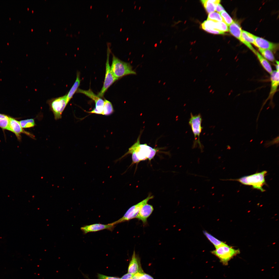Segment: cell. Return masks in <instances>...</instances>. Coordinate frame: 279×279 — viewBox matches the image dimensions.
Listing matches in <instances>:
<instances>
[{"instance_id":"12","label":"cell","mask_w":279,"mask_h":279,"mask_svg":"<svg viewBox=\"0 0 279 279\" xmlns=\"http://www.w3.org/2000/svg\"><path fill=\"white\" fill-rule=\"evenodd\" d=\"M115 225L111 223L106 224L96 223L84 226L81 228V229L85 234L105 229L112 231L115 227Z\"/></svg>"},{"instance_id":"36","label":"cell","mask_w":279,"mask_h":279,"mask_svg":"<svg viewBox=\"0 0 279 279\" xmlns=\"http://www.w3.org/2000/svg\"><path fill=\"white\" fill-rule=\"evenodd\" d=\"M213 91V89H211V90H210V91H209V92H210V93H211V92H212V91Z\"/></svg>"},{"instance_id":"43","label":"cell","mask_w":279,"mask_h":279,"mask_svg":"<svg viewBox=\"0 0 279 279\" xmlns=\"http://www.w3.org/2000/svg\"><path fill=\"white\" fill-rule=\"evenodd\" d=\"M162 42V40H161L160 41V43H161Z\"/></svg>"},{"instance_id":"37","label":"cell","mask_w":279,"mask_h":279,"mask_svg":"<svg viewBox=\"0 0 279 279\" xmlns=\"http://www.w3.org/2000/svg\"><path fill=\"white\" fill-rule=\"evenodd\" d=\"M154 47H157V43L155 44H154Z\"/></svg>"},{"instance_id":"8","label":"cell","mask_w":279,"mask_h":279,"mask_svg":"<svg viewBox=\"0 0 279 279\" xmlns=\"http://www.w3.org/2000/svg\"><path fill=\"white\" fill-rule=\"evenodd\" d=\"M153 196L149 195L145 199L130 208L121 218L111 223L115 225L136 218L141 207L147 204L150 200L153 199Z\"/></svg>"},{"instance_id":"22","label":"cell","mask_w":279,"mask_h":279,"mask_svg":"<svg viewBox=\"0 0 279 279\" xmlns=\"http://www.w3.org/2000/svg\"><path fill=\"white\" fill-rule=\"evenodd\" d=\"M203 233L205 236L209 241L213 244L215 248L225 243L223 242L218 240L206 231H204Z\"/></svg>"},{"instance_id":"5","label":"cell","mask_w":279,"mask_h":279,"mask_svg":"<svg viewBox=\"0 0 279 279\" xmlns=\"http://www.w3.org/2000/svg\"><path fill=\"white\" fill-rule=\"evenodd\" d=\"M190 115L189 123L194 137V140L192 147L195 148L198 146L202 150L203 146L201 143L200 139V135L203 129L201 126L202 121V117L200 114L194 115L191 113Z\"/></svg>"},{"instance_id":"34","label":"cell","mask_w":279,"mask_h":279,"mask_svg":"<svg viewBox=\"0 0 279 279\" xmlns=\"http://www.w3.org/2000/svg\"><path fill=\"white\" fill-rule=\"evenodd\" d=\"M134 275L128 273L123 275L120 279H131Z\"/></svg>"},{"instance_id":"46","label":"cell","mask_w":279,"mask_h":279,"mask_svg":"<svg viewBox=\"0 0 279 279\" xmlns=\"http://www.w3.org/2000/svg\"><path fill=\"white\" fill-rule=\"evenodd\" d=\"M202 71H203V70L202 69V70H200V72H201Z\"/></svg>"},{"instance_id":"4","label":"cell","mask_w":279,"mask_h":279,"mask_svg":"<svg viewBox=\"0 0 279 279\" xmlns=\"http://www.w3.org/2000/svg\"><path fill=\"white\" fill-rule=\"evenodd\" d=\"M141 134H140L138 137L137 141L129 149L128 151L119 159L133 152L135 153L136 157L140 161L148 159L153 148L148 145L146 144H140V140Z\"/></svg>"},{"instance_id":"6","label":"cell","mask_w":279,"mask_h":279,"mask_svg":"<svg viewBox=\"0 0 279 279\" xmlns=\"http://www.w3.org/2000/svg\"><path fill=\"white\" fill-rule=\"evenodd\" d=\"M47 102L54 114L55 120L61 118L63 112L68 104L66 94L61 97L49 99Z\"/></svg>"},{"instance_id":"27","label":"cell","mask_w":279,"mask_h":279,"mask_svg":"<svg viewBox=\"0 0 279 279\" xmlns=\"http://www.w3.org/2000/svg\"><path fill=\"white\" fill-rule=\"evenodd\" d=\"M220 14L222 17L223 21L227 26H229L234 21L228 13L225 10L220 13Z\"/></svg>"},{"instance_id":"24","label":"cell","mask_w":279,"mask_h":279,"mask_svg":"<svg viewBox=\"0 0 279 279\" xmlns=\"http://www.w3.org/2000/svg\"><path fill=\"white\" fill-rule=\"evenodd\" d=\"M114 112L112 105L109 101L106 99L104 100V105L103 114L108 115L112 114Z\"/></svg>"},{"instance_id":"31","label":"cell","mask_w":279,"mask_h":279,"mask_svg":"<svg viewBox=\"0 0 279 279\" xmlns=\"http://www.w3.org/2000/svg\"><path fill=\"white\" fill-rule=\"evenodd\" d=\"M98 279H120L118 277L107 276L100 274H98Z\"/></svg>"},{"instance_id":"23","label":"cell","mask_w":279,"mask_h":279,"mask_svg":"<svg viewBox=\"0 0 279 279\" xmlns=\"http://www.w3.org/2000/svg\"><path fill=\"white\" fill-rule=\"evenodd\" d=\"M259 50L261 55L266 60L274 62L275 61V58L272 51L268 49L259 48Z\"/></svg>"},{"instance_id":"17","label":"cell","mask_w":279,"mask_h":279,"mask_svg":"<svg viewBox=\"0 0 279 279\" xmlns=\"http://www.w3.org/2000/svg\"><path fill=\"white\" fill-rule=\"evenodd\" d=\"M255 35L244 30H242L241 37L243 40V43L246 46L253 52L255 50L250 43L254 44L255 42Z\"/></svg>"},{"instance_id":"1","label":"cell","mask_w":279,"mask_h":279,"mask_svg":"<svg viewBox=\"0 0 279 279\" xmlns=\"http://www.w3.org/2000/svg\"><path fill=\"white\" fill-rule=\"evenodd\" d=\"M267 173V171H264L251 175L244 176L239 179L229 180L237 181L244 185L251 186L252 188L264 192L265 191V190L263 187L266 184L265 176Z\"/></svg>"},{"instance_id":"19","label":"cell","mask_w":279,"mask_h":279,"mask_svg":"<svg viewBox=\"0 0 279 279\" xmlns=\"http://www.w3.org/2000/svg\"><path fill=\"white\" fill-rule=\"evenodd\" d=\"M80 74L79 72L77 73L75 81L68 93L66 94L67 100L68 103L78 89L81 81Z\"/></svg>"},{"instance_id":"13","label":"cell","mask_w":279,"mask_h":279,"mask_svg":"<svg viewBox=\"0 0 279 279\" xmlns=\"http://www.w3.org/2000/svg\"><path fill=\"white\" fill-rule=\"evenodd\" d=\"M255 42L254 44L259 48L268 49L275 51L278 48V45L270 42L262 38L255 36Z\"/></svg>"},{"instance_id":"20","label":"cell","mask_w":279,"mask_h":279,"mask_svg":"<svg viewBox=\"0 0 279 279\" xmlns=\"http://www.w3.org/2000/svg\"><path fill=\"white\" fill-rule=\"evenodd\" d=\"M201 1L207 12L209 13L215 11L216 5L221 1L220 0H202Z\"/></svg>"},{"instance_id":"16","label":"cell","mask_w":279,"mask_h":279,"mask_svg":"<svg viewBox=\"0 0 279 279\" xmlns=\"http://www.w3.org/2000/svg\"><path fill=\"white\" fill-rule=\"evenodd\" d=\"M138 259L134 250L128 266V273L135 274L138 272H143L140 268Z\"/></svg>"},{"instance_id":"10","label":"cell","mask_w":279,"mask_h":279,"mask_svg":"<svg viewBox=\"0 0 279 279\" xmlns=\"http://www.w3.org/2000/svg\"><path fill=\"white\" fill-rule=\"evenodd\" d=\"M6 130L14 133L18 139L20 140L21 133H24L32 138L35 139V136L31 133L25 131L21 126L19 121L15 119L9 117V123Z\"/></svg>"},{"instance_id":"48","label":"cell","mask_w":279,"mask_h":279,"mask_svg":"<svg viewBox=\"0 0 279 279\" xmlns=\"http://www.w3.org/2000/svg\"><path fill=\"white\" fill-rule=\"evenodd\" d=\"M135 2H135H135H134V4H135Z\"/></svg>"},{"instance_id":"33","label":"cell","mask_w":279,"mask_h":279,"mask_svg":"<svg viewBox=\"0 0 279 279\" xmlns=\"http://www.w3.org/2000/svg\"><path fill=\"white\" fill-rule=\"evenodd\" d=\"M131 154H132V158L133 163H138L140 161L137 157L135 153L134 152H133Z\"/></svg>"},{"instance_id":"9","label":"cell","mask_w":279,"mask_h":279,"mask_svg":"<svg viewBox=\"0 0 279 279\" xmlns=\"http://www.w3.org/2000/svg\"><path fill=\"white\" fill-rule=\"evenodd\" d=\"M76 92L83 94L95 102V107L92 111L88 112L90 113L103 114L104 100L97 95H96L91 90L89 89L88 90H84L78 88Z\"/></svg>"},{"instance_id":"42","label":"cell","mask_w":279,"mask_h":279,"mask_svg":"<svg viewBox=\"0 0 279 279\" xmlns=\"http://www.w3.org/2000/svg\"><path fill=\"white\" fill-rule=\"evenodd\" d=\"M141 6H140L138 10H140V9H141Z\"/></svg>"},{"instance_id":"39","label":"cell","mask_w":279,"mask_h":279,"mask_svg":"<svg viewBox=\"0 0 279 279\" xmlns=\"http://www.w3.org/2000/svg\"><path fill=\"white\" fill-rule=\"evenodd\" d=\"M209 65V63H208V64H207V65H206V67H208V66Z\"/></svg>"},{"instance_id":"25","label":"cell","mask_w":279,"mask_h":279,"mask_svg":"<svg viewBox=\"0 0 279 279\" xmlns=\"http://www.w3.org/2000/svg\"><path fill=\"white\" fill-rule=\"evenodd\" d=\"M22 128H28L34 127L36 124L34 120L33 119H28L19 121Z\"/></svg>"},{"instance_id":"18","label":"cell","mask_w":279,"mask_h":279,"mask_svg":"<svg viewBox=\"0 0 279 279\" xmlns=\"http://www.w3.org/2000/svg\"><path fill=\"white\" fill-rule=\"evenodd\" d=\"M229 30L232 35L242 42L243 40L241 37L242 30L238 23L234 21L229 26Z\"/></svg>"},{"instance_id":"40","label":"cell","mask_w":279,"mask_h":279,"mask_svg":"<svg viewBox=\"0 0 279 279\" xmlns=\"http://www.w3.org/2000/svg\"><path fill=\"white\" fill-rule=\"evenodd\" d=\"M211 87V85H210V86H208V89H210V88Z\"/></svg>"},{"instance_id":"47","label":"cell","mask_w":279,"mask_h":279,"mask_svg":"<svg viewBox=\"0 0 279 279\" xmlns=\"http://www.w3.org/2000/svg\"><path fill=\"white\" fill-rule=\"evenodd\" d=\"M207 79H206V80H205V81L206 82V81H207Z\"/></svg>"},{"instance_id":"41","label":"cell","mask_w":279,"mask_h":279,"mask_svg":"<svg viewBox=\"0 0 279 279\" xmlns=\"http://www.w3.org/2000/svg\"><path fill=\"white\" fill-rule=\"evenodd\" d=\"M196 79H194V80L193 81V82H195V81H196Z\"/></svg>"},{"instance_id":"38","label":"cell","mask_w":279,"mask_h":279,"mask_svg":"<svg viewBox=\"0 0 279 279\" xmlns=\"http://www.w3.org/2000/svg\"><path fill=\"white\" fill-rule=\"evenodd\" d=\"M214 92H215V91H212V94H214Z\"/></svg>"},{"instance_id":"28","label":"cell","mask_w":279,"mask_h":279,"mask_svg":"<svg viewBox=\"0 0 279 279\" xmlns=\"http://www.w3.org/2000/svg\"><path fill=\"white\" fill-rule=\"evenodd\" d=\"M207 19L215 21H223L222 18L220 14L215 12L209 14Z\"/></svg>"},{"instance_id":"11","label":"cell","mask_w":279,"mask_h":279,"mask_svg":"<svg viewBox=\"0 0 279 279\" xmlns=\"http://www.w3.org/2000/svg\"><path fill=\"white\" fill-rule=\"evenodd\" d=\"M202 28L206 32L208 30H216L224 33L228 31L227 25L223 21H215L207 20L202 24Z\"/></svg>"},{"instance_id":"3","label":"cell","mask_w":279,"mask_h":279,"mask_svg":"<svg viewBox=\"0 0 279 279\" xmlns=\"http://www.w3.org/2000/svg\"><path fill=\"white\" fill-rule=\"evenodd\" d=\"M215 248L211 251V253L218 258L224 266L228 265L229 262L240 253L239 250L234 249L225 243Z\"/></svg>"},{"instance_id":"26","label":"cell","mask_w":279,"mask_h":279,"mask_svg":"<svg viewBox=\"0 0 279 279\" xmlns=\"http://www.w3.org/2000/svg\"><path fill=\"white\" fill-rule=\"evenodd\" d=\"M9 117L0 114V127L3 129H6L9 122Z\"/></svg>"},{"instance_id":"7","label":"cell","mask_w":279,"mask_h":279,"mask_svg":"<svg viewBox=\"0 0 279 279\" xmlns=\"http://www.w3.org/2000/svg\"><path fill=\"white\" fill-rule=\"evenodd\" d=\"M107 58L106 63V72L103 86L97 96L99 97L103 96L108 88L118 79L115 77L112 73L109 65V57L111 52L110 43H107Z\"/></svg>"},{"instance_id":"14","label":"cell","mask_w":279,"mask_h":279,"mask_svg":"<svg viewBox=\"0 0 279 279\" xmlns=\"http://www.w3.org/2000/svg\"><path fill=\"white\" fill-rule=\"evenodd\" d=\"M153 210L152 205L147 203L141 207L136 218L141 220L144 225H146L147 219L151 214Z\"/></svg>"},{"instance_id":"32","label":"cell","mask_w":279,"mask_h":279,"mask_svg":"<svg viewBox=\"0 0 279 279\" xmlns=\"http://www.w3.org/2000/svg\"><path fill=\"white\" fill-rule=\"evenodd\" d=\"M224 10V8L219 3L217 4L216 5L215 11H216L217 12L220 13Z\"/></svg>"},{"instance_id":"44","label":"cell","mask_w":279,"mask_h":279,"mask_svg":"<svg viewBox=\"0 0 279 279\" xmlns=\"http://www.w3.org/2000/svg\"><path fill=\"white\" fill-rule=\"evenodd\" d=\"M136 6H134V9H135L136 8Z\"/></svg>"},{"instance_id":"30","label":"cell","mask_w":279,"mask_h":279,"mask_svg":"<svg viewBox=\"0 0 279 279\" xmlns=\"http://www.w3.org/2000/svg\"><path fill=\"white\" fill-rule=\"evenodd\" d=\"M160 149V148H153L151 151L148 159L150 161L153 158L157 152Z\"/></svg>"},{"instance_id":"35","label":"cell","mask_w":279,"mask_h":279,"mask_svg":"<svg viewBox=\"0 0 279 279\" xmlns=\"http://www.w3.org/2000/svg\"><path fill=\"white\" fill-rule=\"evenodd\" d=\"M143 274L146 279H154L151 276L148 274L143 273Z\"/></svg>"},{"instance_id":"45","label":"cell","mask_w":279,"mask_h":279,"mask_svg":"<svg viewBox=\"0 0 279 279\" xmlns=\"http://www.w3.org/2000/svg\"><path fill=\"white\" fill-rule=\"evenodd\" d=\"M145 21H144L143 22V24H144L145 23Z\"/></svg>"},{"instance_id":"2","label":"cell","mask_w":279,"mask_h":279,"mask_svg":"<svg viewBox=\"0 0 279 279\" xmlns=\"http://www.w3.org/2000/svg\"><path fill=\"white\" fill-rule=\"evenodd\" d=\"M112 62L110 67L111 72L114 76L118 79L129 74H136V72L129 63L123 61L113 54Z\"/></svg>"},{"instance_id":"21","label":"cell","mask_w":279,"mask_h":279,"mask_svg":"<svg viewBox=\"0 0 279 279\" xmlns=\"http://www.w3.org/2000/svg\"><path fill=\"white\" fill-rule=\"evenodd\" d=\"M255 54L257 56L260 64L270 74L273 71L269 62L257 51H256Z\"/></svg>"},{"instance_id":"29","label":"cell","mask_w":279,"mask_h":279,"mask_svg":"<svg viewBox=\"0 0 279 279\" xmlns=\"http://www.w3.org/2000/svg\"><path fill=\"white\" fill-rule=\"evenodd\" d=\"M278 142L279 137L278 136L272 141H267L265 144V146L267 148L274 144H278Z\"/></svg>"},{"instance_id":"15","label":"cell","mask_w":279,"mask_h":279,"mask_svg":"<svg viewBox=\"0 0 279 279\" xmlns=\"http://www.w3.org/2000/svg\"><path fill=\"white\" fill-rule=\"evenodd\" d=\"M270 74L271 82L270 90L268 96L263 106L267 100L272 99L277 90L279 85V70L273 71Z\"/></svg>"}]
</instances>
